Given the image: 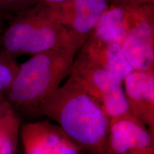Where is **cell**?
<instances>
[{
  "mask_svg": "<svg viewBox=\"0 0 154 154\" xmlns=\"http://www.w3.org/2000/svg\"><path fill=\"white\" fill-rule=\"evenodd\" d=\"M42 5V0H0V17L9 22Z\"/></svg>",
  "mask_w": 154,
  "mask_h": 154,
  "instance_id": "13",
  "label": "cell"
},
{
  "mask_svg": "<svg viewBox=\"0 0 154 154\" xmlns=\"http://www.w3.org/2000/svg\"><path fill=\"white\" fill-rule=\"evenodd\" d=\"M79 51L94 64L122 80L133 71L125 59L121 44L118 42H106L88 37Z\"/></svg>",
  "mask_w": 154,
  "mask_h": 154,
  "instance_id": "11",
  "label": "cell"
},
{
  "mask_svg": "<svg viewBox=\"0 0 154 154\" xmlns=\"http://www.w3.org/2000/svg\"><path fill=\"white\" fill-rule=\"evenodd\" d=\"M47 10L82 48L109 7L108 0H68L46 6Z\"/></svg>",
  "mask_w": 154,
  "mask_h": 154,
  "instance_id": "5",
  "label": "cell"
},
{
  "mask_svg": "<svg viewBox=\"0 0 154 154\" xmlns=\"http://www.w3.org/2000/svg\"><path fill=\"white\" fill-rule=\"evenodd\" d=\"M110 5L141 6L153 4L154 0H108Z\"/></svg>",
  "mask_w": 154,
  "mask_h": 154,
  "instance_id": "15",
  "label": "cell"
},
{
  "mask_svg": "<svg viewBox=\"0 0 154 154\" xmlns=\"http://www.w3.org/2000/svg\"><path fill=\"white\" fill-rule=\"evenodd\" d=\"M121 47L133 70H154V11L133 26Z\"/></svg>",
  "mask_w": 154,
  "mask_h": 154,
  "instance_id": "10",
  "label": "cell"
},
{
  "mask_svg": "<svg viewBox=\"0 0 154 154\" xmlns=\"http://www.w3.org/2000/svg\"><path fill=\"white\" fill-rule=\"evenodd\" d=\"M153 11V4L141 6L109 5L89 37L122 44L133 26Z\"/></svg>",
  "mask_w": 154,
  "mask_h": 154,
  "instance_id": "8",
  "label": "cell"
},
{
  "mask_svg": "<svg viewBox=\"0 0 154 154\" xmlns=\"http://www.w3.org/2000/svg\"><path fill=\"white\" fill-rule=\"evenodd\" d=\"M24 154H80L79 148L49 119L22 124L19 133Z\"/></svg>",
  "mask_w": 154,
  "mask_h": 154,
  "instance_id": "6",
  "label": "cell"
},
{
  "mask_svg": "<svg viewBox=\"0 0 154 154\" xmlns=\"http://www.w3.org/2000/svg\"><path fill=\"white\" fill-rule=\"evenodd\" d=\"M71 46L81 49L44 5L11 19L0 36V51L14 59Z\"/></svg>",
  "mask_w": 154,
  "mask_h": 154,
  "instance_id": "3",
  "label": "cell"
},
{
  "mask_svg": "<svg viewBox=\"0 0 154 154\" xmlns=\"http://www.w3.org/2000/svg\"><path fill=\"white\" fill-rule=\"evenodd\" d=\"M123 83L131 115L154 133V70H133Z\"/></svg>",
  "mask_w": 154,
  "mask_h": 154,
  "instance_id": "9",
  "label": "cell"
},
{
  "mask_svg": "<svg viewBox=\"0 0 154 154\" xmlns=\"http://www.w3.org/2000/svg\"><path fill=\"white\" fill-rule=\"evenodd\" d=\"M16 59L0 51V96H5L19 68Z\"/></svg>",
  "mask_w": 154,
  "mask_h": 154,
  "instance_id": "14",
  "label": "cell"
},
{
  "mask_svg": "<svg viewBox=\"0 0 154 154\" xmlns=\"http://www.w3.org/2000/svg\"><path fill=\"white\" fill-rule=\"evenodd\" d=\"M38 113L54 122L82 151L106 153L111 119L71 76L42 102Z\"/></svg>",
  "mask_w": 154,
  "mask_h": 154,
  "instance_id": "1",
  "label": "cell"
},
{
  "mask_svg": "<svg viewBox=\"0 0 154 154\" xmlns=\"http://www.w3.org/2000/svg\"><path fill=\"white\" fill-rule=\"evenodd\" d=\"M21 118L12 109L0 117V154H15L19 141Z\"/></svg>",
  "mask_w": 154,
  "mask_h": 154,
  "instance_id": "12",
  "label": "cell"
},
{
  "mask_svg": "<svg viewBox=\"0 0 154 154\" xmlns=\"http://www.w3.org/2000/svg\"><path fill=\"white\" fill-rule=\"evenodd\" d=\"M105 154H154V133L133 116L111 119Z\"/></svg>",
  "mask_w": 154,
  "mask_h": 154,
  "instance_id": "7",
  "label": "cell"
},
{
  "mask_svg": "<svg viewBox=\"0 0 154 154\" xmlns=\"http://www.w3.org/2000/svg\"><path fill=\"white\" fill-rule=\"evenodd\" d=\"M68 1V0H42L43 5L49 6L53 5H57V4L63 2Z\"/></svg>",
  "mask_w": 154,
  "mask_h": 154,
  "instance_id": "17",
  "label": "cell"
},
{
  "mask_svg": "<svg viewBox=\"0 0 154 154\" xmlns=\"http://www.w3.org/2000/svg\"><path fill=\"white\" fill-rule=\"evenodd\" d=\"M11 108L8 101L6 99L5 96H0V117L2 116Z\"/></svg>",
  "mask_w": 154,
  "mask_h": 154,
  "instance_id": "16",
  "label": "cell"
},
{
  "mask_svg": "<svg viewBox=\"0 0 154 154\" xmlns=\"http://www.w3.org/2000/svg\"><path fill=\"white\" fill-rule=\"evenodd\" d=\"M2 22H3L2 19L1 17H0V36H1V34H2V32H3V29H2Z\"/></svg>",
  "mask_w": 154,
  "mask_h": 154,
  "instance_id": "18",
  "label": "cell"
},
{
  "mask_svg": "<svg viewBox=\"0 0 154 154\" xmlns=\"http://www.w3.org/2000/svg\"><path fill=\"white\" fill-rule=\"evenodd\" d=\"M70 75L98 102L109 119L132 116L119 77L94 64L79 51Z\"/></svg>",
  "mask_w": 154,
  "mask_h": 154,
  "instance_id": "4",
  "label": "cell"
},
{
  "mask_svg": "<svg viewBox=\"0 0 154 154\" xmlns=\"http://www.w3.org/2000/svg\"><path fill=\"white\" fill-rule=\"evenodd\" d=\"M79 50L75 46L47 50L19 64L5 94L12 110L19 116L39 115L41 103L70 75Z\"/></svg>",
  "mask_w": 154,
  "mask_h": 154,
  "instance_id": "2",
  "label": "cell"
}]
</instances>
